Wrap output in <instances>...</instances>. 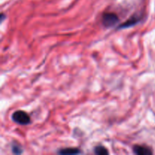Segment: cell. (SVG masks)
Returning a JSON list of instances; mask_svg holds the SVG:
<instances>
[{
    "label": "cell",
    "mask_w": 155,
    "mask_h": 155,
    "mask_svg": "<svg viewBox=\"0 0 155 155\" xmlns=\"http://www.w3.org/2000/svg\"><path fill=\"white\" fill-rule=\"evenodd\" d=\"M12 120L20 125H27L30 123V117L26 112L17 110L12 115Z\"/></svg>",
    "instance_id": "6da1fadb"
},
{
    "label": "cell",
    "mask_w": 155,
    "mask_h": 155,
    "mask_svg": "<svg viewBox=\"0 0 155 155\" xmlns=\"http://www.w3.org/2000/svg\"><path fill=\"white\" fill-rule=\"evenodd\" d=\"M119 21V18L117 15L112 12L104 13L102 16V24L104 27H110L114 26Z\"/></svg>",
    "instance_id": "7a4b0ae2"
},
{
    "label": "cell",
    "mask_w": 155,
    "mask_h": 155,
    "mask_svg": "<svg viewBox=\"0 0 155 155\" xmlns=\"http://www.w3.org/2000/svg\"><path fill=\"white\" fill-rule=\"evenodd\" d=\"M133 151L135 154L139 155H146V154H151L152 151L149 148L146 146H142V145H135L133 147Z\"/></svg>",
    "instance_id": "3957f363"
},
{
    "label": "cell",
    "mask_w": 155,
    "mask_h": 155,
    "mask_svg": "<svg viewBox=\"0 0 155 155\" xmlns=\"http://www.w3.org/2000/svg\"><path fill=\"white\" fill-rule=\"evenodd\" d=\"M139 21V18H136V16H133L132 18H130L128 21H126L124 24L120 25L119 27V28L120 27H123V28H126V27H131V26L135 25L136 24H137Z\"/></svg>",
    "instance_id": "277c9868"
},
{
    "label": "cell",
    "mask_w": 155,
    "mask_h": 155,
    "mask_svg": "<svg viewBox=\"0 0 155 155\" xmlns=\"http://www.w3.org/2000/svg\"><path fill=\"white\" fill-rule=\"evenodd\" d=\"M80 151L77 148H64V149L60 150L58 151V154H80Z\"/></svg>",
    "instance_id": "5b68a950"
},
{
    "label": "cell",
    "mask_w": 155,
    "mask_h": 155,
    "mask_svg": "<svg viewBox=\"0 0 155 155\" xmlns=\"http://www.w3.org/2000/svg\"><path fill=\"white\" fill-rule=\"evenodd\" d=\"M94 151H95V154L103 155V154H108V151L104 147L101 146V145H98V146L95 147V149H94Z\"/></svg>",
    "instance_id": "8992f818"
},
{
    "label": "cell",
    "mask_w": 155,
    "mask_h": 155,
    "mask_svg": "<svg viewBox=\"0 0 155 155\" xmlns=\"http://www.w3.org/2000/svg\"><path fill=\"white\" fill-rule=\"evenodd\" d=\"M12 151L15 154H21L22 153V149L18 145H13L12 146Z\"/></svg>",
    "instance_id": "52a82bcc"
}]
</instances>
